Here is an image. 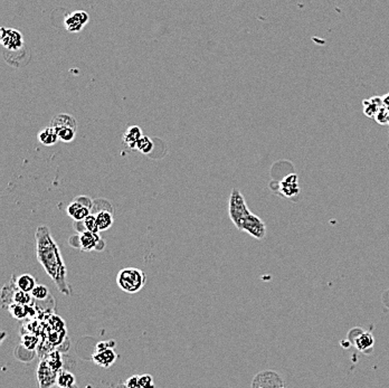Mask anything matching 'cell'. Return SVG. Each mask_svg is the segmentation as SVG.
<instances>
[{"mask_svg": "<svg viewBox=\"0 0 389 388\" xmlns=\"http://www.w3.org/2000/svg\"><path fill=\"white\" fill-rule=\"evenodd\" d=\"M284 387V380L280 374L272 369L259 371L255 375L251 388H282Z\"/></svg>", "mask_w": 389, "mask_h": 388, "instance_id": "cell-4", "label": "cell"}, {"mask_svg": "<svg viewBox=\"0 0 389 388\" xmlns=\"http://www.w3.org/2000/svg\"><path fill=\"white\" fill-rule=\"evenodd\" d=\"M72 15H73V17L80 24H82L83 26H84L85 24H87V22H89V20H90L89 14H87L86 12H83V10H79V12H75V13H73Z\"/></svg>", "mask_w": 389, "mask_h": 388, "instance_id": "cell-28", "label": "cell"}, {"mask_svg": "<svg viewBox=\"0 0 389 388\" xmlns=\"http://www.w3.org/2000/svg\"><path fill=\"white\" fill-rule=\"evenodd\" d=\"M23 344L27 349L33 350L35 348L36 344H37V339L34 336H25L23 338Z\"/></svg>", "mask_w": 389, "mask_h": 388, "instance_id": "cell-29", "label": "cell"}, {"mask_svg": "<svg viewBox=\"0 0 389 388\" xmlns=\"http://www.w3.org/2000/svg\"><path fill=\"white\" fill-rule=\"evenodd\" d=\"M56 385L59 388H72L75 386V376L70 371L62 370L57 376Z\"/></svg>", "mask_w": 389, "mask_h": 388, "instance_id": "cell-18", "label": "cell"}, {"mask_svg": "<svg viewBox=\"0 0 389 388\" xmlns=\"http://www.w3.org/2000/svg\"><path fill=\"white\" fill-rule=\"evenodd\" d=\"M49 127L54 128L55 130H59V129H63V128H71V129H75L76 130L77 122L75 119L70 115H57L56 117L51 119Z\"/></svg>", "mask_w": 389, "mask_h": 388, "instance_id": "cell-13", "label": "cell"}, {"mask_svg": "<svg viewBox=\"0 0 389 388\" xmlns=\"http://www.w3.org/2000/svg\"><path fill=\"white\" fill-rule=\"evenodd\" d=\"M95 216H96L97 226H98V230H100V232L106 231L112 226V224H113L112 211L101 210V211H98Z\"/></svg>", "mask_w": 389, "mask_h": 388, "instance_id": "cell-17", "label": "cell"}, {"mask_svg": "<svg viewBox=\"0 0 389 388\" xmlns=\"http://www.w3.org/2000/svg\"><path fill=\"white\" fill-rule=\"evenodd\" d=\"M46 361H47L48 365L53 368L56 372H60L62 371V367H63V361H62V358H61V355L60 353H57V351H54V353H51L47 358H46Z\"/></svg>", "mask_w": 389, "mask_h": 388, "instance_id": "cell-19", "label": "cell"}, {"mask_svg": "<svg viewBox=\"0 0 389 388\" xmlns=\"http://www.w3.org/2000/svg\"><path fill=\"white\" fill-rule=\"evenodd\" d=\"M36 286H37V284H36L35 279L33 275H30V274H22L16 280V287L18 288V290L27 293H32Z\"/></svg>", "mask_w": 389, "mask_h": 388, "instance_id": "cell-15", "label": "cell"}, {"mask_svg": "<svg viewBox=\"0 0 389 388\" xmlns=\"http://www.w3.org/2000/svg\"><path fill=\"white\" fill-rule=\"evenodd\" d=\"M57 136H59V139L64 142H71L74 140L76 130L75 129H71V128H63V129H59L56 130Z\"/></svg>", "mask_w": 389, "mask_h": 388, "instance_id": "cell-22", "label": "cell"}, {"mask_svg": "<svg viewBox=\"0 0 389 388\" xmlns=\"http://www.w3.org/2000/svg\"><path fill=\"white\" fill-rule=\"evenodd\" d=\"M83 223H84V226H85V230L89 231V232H92V233H95V234H98L100 233V230H98V226H97V220H96V216L95 215H90L87 216L86 218L83 220Z\"/></svg>", "mask_w": 389, "mask_h": 388, "instance_id": "cell-25", "label": "cell"}, {"mask_svg": "<svg viewBox=\"0 0 389 388\" xmlns=\"http://www.w3.org/2000/svg\"><path fill=\"white\" fill-rule=\"evenodd\" d=\"M9 311L14 318L23 319L27 315V306H22V304L14 303L9 307Z\"/></svg>", "mask_w": 389, "mask_h": 388, "instance_id": "cell-23", "label": "cell"}, {"mask_svg": "<svg viewBox=\"0 0 389 388\" xmlns=\"http://www.w3.org/2000/svg\"><path fill=\"white\" fill-rule=\"evenodd\" d=\"M92 359L97 366L103 367V368H108V367H111L116 363L117 354L112 348L96 350V353L93 355Z\"/></svg>", "mask_w": 389, "mask_h": 388, "instance_id": "cell-10", "label": "cell"}, {"mask_svg": "<svg viewBox=\"0 0 389 388\" xmlns=\"http://www.w3.org/2000/svg\"><path fill=\"white\" fill-rule=\"evenodd\" d=\"M79 235H80V244H81L82 251L90 252L93 250H96L98 243L101 241L100 235L89 231L83 232Z\"/></svg>", "mask_w": 389, "mask_h": 388, "instance_id": "cell-12", "label": "cell"}, {"mask_svg": "<svg viewBox=\"0 0 389 388\" xmlns=\"http://www.w3.org/2000/svg\"><path fill=\"white\" fill-rule=\"evenodd\" d=\"M32 298H33L32 294L27 293V292H24V291H20V290L15 292L14 297H13L14 302L18 303V304H22V306H27V304L32 301Z\"/></svg>", "mask_w": 389, "mask_h": 388, "instance_id": "cell-24", "label": "cell"}, {"mask_svg": "<svg viewBox=\"0 0 389 388\" xmlns=\"http://www.w3.org/2000/svg\"><path fill=\"white\" fill-rule=\"evenodd\" d=\"M38 140L44 146H53L59 140V136H57V132L54 128L47 127L38 133Z\"/></svg>", "mask_w": 389, "mask_h": 388, "instance_id": "cell-16", "label": "cell"}, {"mask_svg": "<svg viewBox=\"0 0 389 388\" xmlns=\"http://www.w3.org/2000/svg\"><path fill=\"white\" fill-rule=\"evenodd\" d=\"M2 44L6 49L16 51L23 48L24 46V37L23 34L19 30L15 28H8V27H2Z\"/></svg>", "mask_w": 389, "mask_h": 388, "instance_id": "cell-6", "label": "cell"}, {"mask_svg": "<svg viewBox=\"0 0 389 388\" xmlns=\"http://www.w3.org/2000/svg\"><path fill=\"white\" fill-rule=\"evenodd\" d=\"M143 136H142L141 129H140L138 126H132V127H130L126 132H124V134H123V142L126 143L129 148L136 149L137 142Z\"/></svg>", "mask_w": 389, "mask_h": 388, "instance_id": "cell-14", "label": "cell"}, {"mask_svg": "<svg viewBox=\"0 0 389 388\" xmlns=\"http://www.w3.org/2000/svg\"><path fill=\"white\" fill-rule=\"evenodd\" d=\"M30 294H32V297L36 300H45L48 297V289L47 287L38 284V286H36V288L33 290V292Z\"/></svg>", "mask_w": 389, "mask_h": 388, "instance_id": "cell-26", "label": "cell"}, {"mask_svg": "<svg viewBox=\"0 0 389 388\" xmlns=\"http://www.w3.org/2000/svg\"><path fill=\"white\" fill-rule=\"evenodd\" d=\"M67 214L75 221H83L87 216L91 215V208L75 199L67 206Z\"/></svg>", "mask_w": 389, "mask_h": 388, "instance_id": "cell-11", "label": "cell"}, {"mask_svg": "<svg viewBox=\"0 0 389 388\" xmlns=\"http://www.w3.org/2000/svg\"><path fill=\"white\" fill-rule=\"evenodd\" d=\"M64 25H65V28L69 30L70 33H79L83 29V27H84V26H83L82 24H80L73 17V15H70V16H67L65 18Z\"/></svg>", "mask_w": 389, "mask_h": 388, "instance_id": "cell-20", "label": "cell"}, {"mask_svg": "<svg viewBox=\"0 0 389 388\" xmlns=\"http://www.w3.org/2000/svg\"><path fill=\"white\" fill-rule=\"evenodd\" d=\"M36 257L43 266L44 271L55 283L56 288L65 296H71V289L67 282V270L61 254L60 247L56 244L47 226L40 225L35 232Z\"/></svg>", "mask_w": 389, "mask_h": 388, "instance_id": "cell-1", "label": "cell"}, {"mask_svg": "<svg viewBox=\"0 0 389 388\" xmlns=\"http://www.w3.org/2000/svg\"><path fill=\"white\" fill-rule=\"evenodd\" d=\"M118 286L129 294L138 293L146 284V274L137 267H126L118 273Z\"/></svg>", "mask_w": 389, "mask_h": 388, "instance_id": "cell-2", "label": "cell"}, {"mask_svg": "<svg viewBox=\"0 0 389 388\" xmlns=\"http://www.w3.org/2000/svg\"><path fill=\"white\" fill-rule=\"evenodd\" d=\"M352 345H354L358 350L361 351V353L367 354L368 351L371 350L373 346H375V337H373V335L370 331H365L362 329L360 332L358 334L355 340L352 341Z\"/></svg>", "mask_w": 389, "mask_h": 388, "instance_id": "cell-9", "label": "cell"}, {"mask_svg": "<svg viewBox=\"0 0 389 388\" xmlns=\"http://www.w3.org/2000/svg\"><path fill=\"white\" fill-rule=\"evenodd\" d=\"M282 388H287V387H285V386H284V387H282Z\"/></svg>", "mask_w": 389, "mask_h": 388, "instance_id": "cell-31", "label": "cell"}, {"mask_svg": "<svg viewBox=\"0 0 389 388\" xmlns=\"http://www.w3.org/2000/svg\"><path fill=\"white\" fill-rule=\"evenodd\" d=\"M137 150H139L140 152H142L144 154H148L152 151L153 149V143L152 141L150 140L149 137H146L143 136L140 140L137 142V147H136Z\"/></svg>", "mask_w": 389, "mask_h": 388, "instance_id": "cell-21", "label": "cell"}, {"mask_svg": "<svg viewBox=\"0 0 389 388\" xmlns=\"http://www.w3.org/2000/svg\"><path fill=\"white\" fill-rule=\"evenodd\" d=\"M228 213H230V218L233 221V224L236 226L238 231H241L244 219L252 211L248 208L246 200L244 198L240 189L234 188L232 190L230 196V204H228Z\"/></svg>", "mask_w": 389, "mask_h": 388, "instance_id": "cell-3", "label": "cell"}, {"mask_svg": "<svg viewBox=\"0 0 389 388\" xmlns=\"http://www.w3.org/2000/svg\"><path fill=\"white\" fill-rule=\"evenodd\" d=\"M241 232H245L256 240H264L267 234V229L264 221L255 214L251 213L244 219Z\"/></svg>", "mask_w": 389, "mask_h": 388, "instance_id": "cell-5", "label": "cell"}, {"mask_svg": "<svg viewBox=\"0 0 389 388\" xmlns=\"http://www.w3.org/2000/svg\"><path fill=\"white\" fill-rule=\"evenodd\" d=\"M127 388H140L139 385V376H132L126 381Z\"/></svg>", "mask_w": 389, "mask_h": 388, "instance_id": "cell-30", "label": "cell"}, {"mask_svg": "<svg viewBox=\"0 0 389 388\" xmlns=\"http://www.w3.org/2000/svg\"><path fill=\"white\" fill-rule=\"evenodd\" d=\"M279 193L287 198L297 196L300 193L298 176L295 174H291L289 175L288 177H285L282 182L280 183Z\"/></svg>", "mask_w": 389, "mask_h": 388, "instance_id": "cell-8", "label": "cell"}, {"mask_svg": "<svg viewBox=\"0 0 389 388\" xmlns=\"http://www.w3.org/2000/svg\"><path fill=\"white\" fill-rule=\"evenodd\" d=\"M139 385H140V388H154L152 376L151 375L139 376Z\"/></svg>", "mask_w": 389, "mask_h": 388, "instance_id": "cell-27", "label": "cell"}, {"mask_svg": "<svg viewBox=\"0 0 389 388\" xmlns=\"http://www.w3.org/2000/svg\"><path fill=\"white\" fill-rule=\"evenodd\" d=\"M57 376H59V372H56L51 368L46 359L40 361V364L37 367V371H36V377H37L39 388H50L54 384H56Z\"/></svg>", "mask_w": 389, "mask_h": 388, "instance_id": "cell-7", "label": "cell"}]
</instances>
